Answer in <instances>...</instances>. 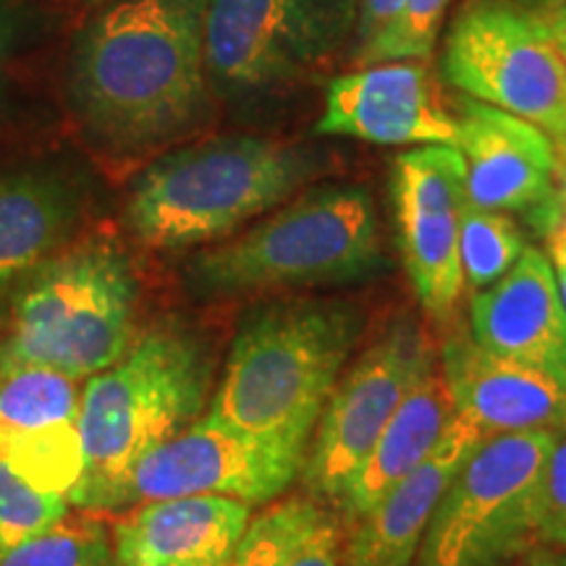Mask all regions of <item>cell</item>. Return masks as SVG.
<instances>
[{"instance_id":"obj_31","label":"cell","mask_w":566,"mask_h":566,"mask_svg":"<svg viewBox=\"0 0 566 566\" xmlns=\"http://www.w3.org/2000/svg\"><path fill=\"white\" fill-rule=\"evenodd\" d=\"M512 566H566V554L554 546H537Z\"/></svg>"},{"instance_id":"obj_8","label":"cell","mask_w":566,"mask_h":566,"mask_svg":"<svg viewBox=\"0 0 566 566\" xmlns=\"http://www.w3.org/2000/svg\"><path fill=\"white\" fill-rule=\"evenodd\" d=\"M443 74L472 101L537 126L566 168V61L527 3H467L446 34Z\"/></svg>"},{"instance_id":"obj_22","label":"cell","mask_w":566,"mask_h":566,"mask_svg":"<svg viewBox=\"0 0 566 566\" xmlns=\"http://www.w3.org/2000/svg\"><path fill=\"white\" fill-rule=\"evenodd\" d=\"M346 522L315 495H294L252 516L229 566H342Z\"/></svg>"},{"instance_id":"obj_12","label":"cell","mask_w":566,"mask_h":566,"mask_svg":"<svg viewBox=\"0 0 566 566\" xmlns=\"http://www.w3.org/2000/svg\"><path fill=\"white\" fill-rule=\"evenodd\" d=\"M467 168L457 147L430 145L394 160V210L401 260L424 313L438 323L454 317L464 292L459 229L467 208Z\"/></svg>"},{"instance_id":"obj_17","label":"cell","mask_w":566,"mask_h":566,"mask_svg":"<svg viewBox=\"0 0 566 566\" xmlns=\"http://www.w3.org/2000/svg\"><path fill=\"white\" fill-rule=\"evenodd\" d=\"M470 334L488 352L566 388V304L543 252L525 247L504 279L472 296Z\"/></svg>"},{"instance_id":"obj_7","label":"cell","mask_w":566,"mask_h":566,"mask_svg":"<svg viewBox=\"0 0 566 566\" xmlns=\"http://www.w3.org/2000/svg\"><path fill=\"white\" fill-rule=\"evenodd\" d=\"M558 436L485 438L438 501L415 566H512L543 546L546 472Z\"/></svg>"},{"instance_id":"obj_34","label":"cell","mask_w":566,"mask_h":566,"mask_svg":"<svg viewBox=\"0 0 566 566\" xmlns=\"http://www.w3.org/2000/svg\"><path fill=\"white\" fill-rule=\"evenodd\" d=\"M558 202L566 208V168H562V176H558Z\"/></svg>"},{"instance_id":"obj_23","label":"cell","mask_w":566,"mask_h":566,"mask_svg":"<svg viewBox=\"0 0 566 566\" xmlns=\"http://www.w3.org/2000/svg\"><path fill=\"white\" fill-rule=\"evenodd\" d=\"M522 252H525V239L506 212L478 210L467 205L459 229V258H462L467 286L475 292L493 286L512 271Z\"/></svg>"},{"instance_id":"obj_35","label":"cell","mask_w":566,"mask_h":566,"mask_svg":"<svg viewBox=\"0 0 566 566\" xmlns=\"http://www.w3.org/2000/svg\"><path fill=\"white\" fill-rule=\"evenodd\" d=\"M564 433H566V422H564Z\"/></svg>"},{"instance_id":"obj_3","label":"cell","mask_w":566,"mask_h":566,"mask_svg":"<svg viewBox=\"0 0 566 566\" xmlns=\"http://www.w3.org/2000/svg\"><path fill=\"white\" fill-rule=\"evenodd\" d=\"M210 344L181 321L139 331L134 344L82 388L84 475L69 504L113 512L132 470L205 412L212 396Z\"/></svg>"},{"instance_id":"obj_29","label":"cell","mask_w":566,"mask_h":566,"mask_svg":"<svg viewBox=\"0 0 566 566\" xmlns=\"http://www.w3.org/2000/svg\"><path fill=\"white\" fill-rule=\"evenodd\" d=\"M27 34V9L21 0H0V84L13 53Z\"/></svg>"},{"instance_id":"obj_30","label":"cell","mask_w":566,"mask_h":566,"mask_svg":"<svg viewBox=\"0 0 566 566\" xmlns=\"http://www.w3.org/2000/svg\"><path fill=\"white\" fill-rule=\"evenodd\" d=\"M543 237H546L548 247V263L554 268L558 292H562V300L566 304V208L562 205L554 218H551L546 229H543Z\"/></svg>"},{"instance_id":"obj_4","label":"cell","mask_w":566,"mask_h":566,"mask_svg":"<svg viewBox=\"0 0 566 566\" xmlns=\"http://www.w3.org/2000/svg\"><path fill=\"white\" fill-rule=\"evenodd\" d=\"M321 171L310 150L229 134L163 150L132 181L126 229L150 250L218 244L268 216Z\"/></svg>"},{"instance_id":"obj_33","label":"cell","mask_w":566,"mask_h":566,"mask_svg":"<svg viewBox=\"0 0 566 566\" xmlns=\"http://www.w3.org/2000/svg\"><path fill=\"white\" fill-rule=\"evenodd\" d=\"M543 24H546V21H543ZM546 27L551 30V34H554V38H556L558 48H562L564 61H566V27L564 24H546Z\"/></svg>"},{"instance_id":"obj_14","label":"cell","mask_w":566,"mask_h":566,"mask_svg":"<svg viewBox=\"0 0 566 566\" xmlns=\"http://www.w3.org/2000/svg\"><path fill=\"white\" fill-rule=\"evenodd\" d=\"M80 380L38 365L0 367V459L40 491L71 499L84 475Z\"/></svg>"},{"instance_id":"obj_28","label":"cell","mask_w":566,"mask_h":566,"mask_svg":"<svg viewBox=\"0 0 566 566\" xmlns=\"http://www.w3.org/2000/svg\"><path fill=\"white\" fill-rule=\"evenodd\" d=\"M401 6H405V0H359L357 32H354V38L359 42L357 55L386 32V27L396 19Z\"/></svg>"},{"instance_id":"obj_26","label":"cell","mask_w":566,"mask_h":566,"mask_svg":"<svg viewBox=\"0 0 566 566\" xmlns=\"http://www.w3.org/2000/svg\"><path fill=\"white\" fill-rule=\"evenodd\" d=\"M446 6L449 0H405L386 32L373 45H367L357 61L363 66L388 61H424L433 53Z\"/></svg>"},{"instance_id":"obj_27","label":"cell","mask_w":566,"mask_h":566,"mask_svg":"<svg viewBox=\"0 0 566 566\" xmlns=\"http://www.w3.org/2000/svg\"><path fill=\"white\" fill-rule=\"evenodd\" d=\"M543 546H554L566 554V433L558 436L546 472Z\"/></svg>"},{"instance_id":"obj_20","label":"cell","mask_w":566,"mask_h":566,"mask_svg":"<svg viewBox=\"0 0 566 566\" xmlns=\"http://www.w3.org/2000/svg\"><path fill=\"white\" fill-rule=\"evenodd\" d=\"M252 506L226 495H184L134 509L113 530L118 566H229Z\"/></svg>"},{"instance_id":"obj_19","label":"cell","mask_w":566,"mask_h":566,"mask_svg":"<svg viewBox=\"0 0 566 566\" xmlns=\"http://www.w3.org/2000/svg\"><path fill=\"white\" fill-rule=\"evenodd\" d=\"M483 441L475 424L454 415L433 454L352 522L342 566H415L438 501Z\"/></svg>"},{"instance_id":"obj_5","label":"cell","mask_w":566,"mask_h":566,"mask_svg":"<svg viewBox=\"0 0 566 566\" xmlns=\"http://www.w3.org/2000/svg\"><path fill=\"white\" fill-rule=\"evenodd\" d=\"M384 268L373 197L354 184H323L258 218L242 233L197 252L184 283L197 300L338 286Z\"/></svg>"},{"instance_id":"obj_32","label":"cell","mask_w":566,"mask_h":566,"mask_svg":"<svg viewBox=\"0 0 566 566\" xmlns=\"http://www.w3.org/2000/svg\"><path fill=\"white\" fill-rule=\"evenodd\" d=\"M527 6L546 21V24L566 27V0H527Z\"/></svg>"},{"instance_id":"obj_25","label":"cell","mask_w":566,"mask_h":566,"mask_svg":"<svg viewBox=\"0 0 566 566\" xmlns=\"http://www.w3.org/2000/svg\"><path fill=\"white\" fill-rule=\"evenodd\" d=\"M69 509L63 495L40 491L0 459V551L55 527Z\"/></svg>"},{"instance_id":"obj_24","label":"cell","mask_w":566,"mask_h":566,"mask_svg":"<svg viewBox=\"0 0 566 566\" xmlns=\"http://www.w3.org/2000/svg\"><path fill=\"white\" fill-rule=\"evenodd\" d=\"M66 520L0 551V566H118L113 537L105 527Z\"/></svg>"},{"instance_id":"obj_9","label":"cell","mask_w":566,"mask_h":566,"mask_svg":"<svg viewBox=\"0 0 566 566\" xmlns=\"http://www.w3.org/2000/svg\"><path fill=\"white\" fill-rule=\"evenodd\" d=\"M359 0H205V66L221 97L273 92L357 32Z\"/></svg>"},{"instance_id":"obj_11","label":"cell","mask_w":566,"mask_h":566,"mask_svg":"<svg viewBox=\"0 0 566 566\" xmlns=\"http://www.w3.org/2000/svg\"><path fill=\"white\" fill-rule=\"evenodd\" d=\"M304 457L273 449L200 417L134 467L116 509L184 495H226L244 504H271L302 478Z\"/></svg>"},{"instance_id":"obj_1","label":"cell","mask_w":566,"mask_h":566,"mask_svg":"<svg viewBox=\"0 0 566 566\" xmlns=\"http://www.w3.org/2000/svg\"><path fill=\"white\" fill-rule=\"evenodd\" d=\"M69 103L105 153L137 158L200 129L210 111L205 0H116L76 32Z\"/></svg>"},{"instance_id":"obj_21","label":"cell","mask_w":566,"mask_h":566,"mask_svg":"<svg viewBox=\"0 0 566 566\" xmlns=\"http://www.w3.org/2000/svg\"><path fill=\"white\" fill-rule=\"evenodd\" d=\"M454 401L441 375V365L428 367L409 388L399 409L380 433L373 454L338 506L344 522H357L384 495L412 475L433 454L446 428L454 420Z\"/></svg>"},{"instance_id":"obj_2","label":"cell","mask_w":566,"mask_h":566,"mask_svg":"<svg viewBox=\"0 0 566 566\" xmlns=\"http://www.w3.org/2000/svg\"><path fill=\"white\" fill-rule=\"evenodd\" d=\"M363 331V307L342 296H289L252 307L233 334L205 417L307 459Z\"/></svg>"},{"instance_id":"obj_16","label":"cell","mask_w":566,"mask_h":566,"mask_svg":"<svg viewBox=\"0 0 566 566\" xmlns=\"http://www.w3.org/2000/svg\"><path fill=\"white\" fill-rule=\"evenodd\" d=\"M454 412L485 438L558 430L566 422V388L546 373L499 357L457 325L438 352Z\"/></svg>"},{"instance_id":"obj_10","label":"cell","mask_w":566,"mask_h":566,"mask_svg":"<svg viewBox=\"0 0 566 566\" xmlns=\"http://www.w3.org/2000/svg\"><path fill=\"white\" fill-rule=\"evenodd\" d=\"M436 363L438 354L422 325L407 317L388 325L338 378L304 459V493L342 506L388 420Z\"/></svg>"},{"instance_id":"obj_15","label":"cell","mask_w":566,"mask_h":566,"mask_svg":"<svg viewBox=\"0 0 566 566\" xmlns=\"http://www.w3.org/2000/svg\"><path fill=\"white\" fill-rule=\"evenodd\" d=\"M315 132L373 145L457 147L459 122L443 108L422 63L388 61L336 76Z\"/></svg>"},{"instance_id":"obj_13","label":"cell","mask_w":566,"mask_h":566,"mask_svg":"<svg viewBox=\"0 0 566 566\" xmlns=\"http://www.w3.org/2000/svg\"><path fill=\"white\" fill-rule=\"evenodd\" d=\"M459 139L467 205L478 210L520 212L546 229L556 216L562 158L546 134L493 105L467 97L459 105Z\"/></svg>"},{"instance_id":"obj_6","label":"cell","mask_w":566,"mask_h":566,"mask_svg":"<svg viewBox=\"0 0 566 566\" xmlns=\"http://www.w3.org/2000/svg\"><path fill=\"white\" fill-rule=\"evenodd\" d=\"M139 279L113 237L74 239L13 289L0 367L38 365L82 380L139 336Z\"/></svg>"},{"instance_id":"obj_18","label":"cell","mask_w":566,"mask_h":566,"mask_svg":"<svg viewBox=\"0 0 566 566\" xmlns=\"http://www.w3.org/2000/svg\"><path fill=\"white\" fill-rule=\"evenodd\" d=\"M87 212L82 181L55 163L0 168V307L13 289L61 252Z\"/></svg>"}]
</instances>
